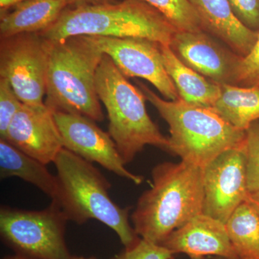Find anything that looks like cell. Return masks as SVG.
I'll use <instances>...</instances> for the list:
<instances>
[{
	"label": "cell",
	"mask_w": 259,
	"mask_h": 259,
	"mask_svg": "<svg viewBox=\"0 0 259 259\" xmlns=\"http://www.w3.org/2000/svg\"><path fill=\"white\" fill-rule=\"evenodd\" d=\"M151 188L131 215L136 234L161 245L172 232L202 213L203 168L182 161L163 162L152 170Z\"/></svg>",
	"instance_id": "obj_1"
},
{
	"label": "cell",
	"mask_w": 259,
	"mask_h": 259,
	"mask_svg": "<svg viewBox=\"0 0 259 259\" xmlns=\"http://www.w3.org/2000/svg\"><path fill=\"white\" fill-rule=\"evenodd\" d=\"M177 30L144 0L68 7L56 23L41 32L48 42L77 35L145 38L170 47Z\"/></svg>",
	"instance_id": "obj_2"
},
{
	"label": "cell",
	"mask_w": 259,
	"mask_h": 259,
	"mask_svg": "<svg viewBox=\"0 0 259 259\" xmlns=\"http://www.w3.org/2000/svg\"><path fill=\"white\" fill-rule=\"evenodd\" d=\"M59 189L55 203L68 221L79 225L96 220L111 228L128 248L140 237L129 223V207H121L110 198L111 184L93 165L66 148L56 156Z\"/></svg>",
	"instance_id": "obj_3"
},
{
	"label": "cell",
	"mask_w": 259,
	"mask_h": 259,
	"mask_svg": "<svg viewBox=\"0 0 259 259\" xmlns=\"http://www.w3.org/2000/svg\"><path fill=\"white\" fill-rule=\"evenodd\" d=\"M49 44L46 105L53 112L79 114L102 122L105 116L95 80L103 53L88 35Z\"/></svg>",
	"instance_id": "obj_4"
},
{
	"label": "cell",
	"mask_w": 259,
	"mask_h": 259,
	"mask_svg": "<svg viewBox=\"0 0 259 259\" xmlns=\"http://www.w3.org/2000/svg\"><path fill=\"white\" fill-rule=\"evenodd\" d=\"M141 91L169 127L168 151L182 161L204 168L232 148L244 143L245 131L235 127L209 107L163 100L146 85Z\"/></svg>",
	"instance_id": "obj_5"
},
{
	"label": "cell",
	"mask_w": 259,
	"mask_h": 259,
	"mask_svg": "<svg viewBox=\"0 0 259 259\" xmlns=\"http://www.w3.org/2000/svg\"><path fill=\"white\" fill-rule=\"evenodd\" d=\"M95 82L99 99L106 108L109 134L125 164L147 145L168 151V139L148 115L144 93L130 83L105 54Z\"/></svg>",
	"instance_id": "obj_6"
},
{
	"label": "cell",
	"mask_w": 259,
	"mask_h": 259,
	"mask_svg": "<svg viewBox=\"0 0 259 259\" xmlns=\"http://www.w3.org/2000/svg\"><path fill=\"white\" fill-rule=\"evenodd\" d=\"M68 220L54 202L40 211L3 207L0 233L17 255L34 259H72L65 240Z\"/></svg>",
	"instance_id": "obj_7"
},
{
	"label": "cell",
	"mask_w": 259,
	"mask_h": 259,
	"mask_svg": "<svg viewBox=\"0 0 259 259\" xmlns=\"http://www.w3.org/2000/svg\"><path fill=\"white\" fill-rule=\"evenodd\" d=\"M49 49V42L39 33L1 39L0 78L9 81L23 104L45 103Z\"/></svg>",
	"instance_id": "obj_8"
},
{
	"label": "cell",
	"mask_w": 259,
	"mask_h": 259,
	"mask_svg": "<svg viewBox=\"0 0 259 259\" xmlns=\"http://www.w3.org/2000/svg\"><path fill=\"white\" fill-rule=\"evenodd\" d=\"M203 187L202 213L226 223L249 193L244 143L227 150L204 167Z\"/></svg>",
	"instance_id": "obj_9"
},
{
	"label": "cell",
	"mask_w": 259,
	"mask_h": 259,
	"mask_svg": "<svg viewBox=\"0 0 259 259\" xmlns=\"http://www.w3.org/2000/svg\"><path fill=\"white\" fill-rule=\"evenodd\" d=\"M92 37L99 49L112 59L125 77L146 79L168 100L180 98L163 64L160 44L136 37Z\"/></svg>",
	"instance_id": "obj_10"
},
{
	"label": "cell",
	"mask_w": 259,
	"mask_h": 259,
	"mask_svg": "<svg viewBox=\"0 0 259 259\" xmlns=\"http://www.w3.org/2000/svg\"><path fill=\"white\" fill-rule=\"evenodd\" d=\"M54 115L64 148L136 185L144 182V177L125 168L111 136L99 127L95 121L86 116L69 112H54Z\"/></svg>",
	"instance_id": "obj_11"
},
{
	"label": "cell",
	"mask_w": 259,
	"mask_h": 259,
	"mask_svg": "<svg viewBox=\"0 0 259 259\" xmlns=\"http://www.w3.org/2000/svg\"><path fill=\"white\" fill-rule=\"evenodd\" d=\"M170 48L184 64L213 82L236 85L241 56L223 47L204 30H177Z\"/></svg>",
	"instance_id": "obj_12"
},
{
	"label": "cell",
	"mask_w": 259,
	"mask_h": 259,
	"mask_svg": "<svg viewBox=\"0 0 259 259\" xmlns=\"http://www.w3.org/2000/svg\"><path fill=\"white\" fill-rule=\"evenodd\" d=\"M3 139L46 165L54 163L64 148L54 112L45 103L23 104Z\"/></svg>",
	"instance_id": "obj_13"
},
{
	"label": "cell",
	"mask_w": 259,
	"mask_h": 259,
	"mask_svg": "<svg viewBox=\"0 0 259 259\" xmlns=\"http://www.w3.org/2000/svg\"><path fill=\"white\" fill-rule=\"evenodd\" d=\"M161 245L174 254L183 253L190 259L222 257L238 259L228 236L226 223L201 213L172 232Z\"/></svg>",
	"instance_id": "obj_14"
},
{
	"label": "cell",
	"mask_w": 259,
	"mask_h": 259,
	"mask_svg": "<svg viewBox=\"0 0 259 259\" xmlns=\"http://www.w3.org/2000/svg\"><path fill=\"white\" fill-rule=\"evenodd\" d=\"M197 12L204 31L222 40L241 57L248 55L257 41L259 31L242 23L228 0H189Z\"/></svg>",
	"instance_id": "obj_15"
},
{
	"label": "cell",
	"mask_w": 259,
	"mask_h": 259,
	"mask_svg": "<svg viewBox=\"0 0 259 259\" xmlns=\"http://www.w3.org/2000/svg\"><path fill=\"white\" fill-rule=\"evenodd\" d=\"M68 7V0H27L0 18V38L45 32Z\"/></svg>",
	"instance_id": "obj_16"
},
{
	"label": "cell",
	"mask_w": 259,
	"mask_h": 259,
	"mask_svg": "<svg viewBox=\"0 0 259 259\" xmlns=\"http://www.w3.org/2000/svg\"><path fill=\"white\" fill-rule=\"evenodd\" d=\"M160 49L163 64L180 98L193 105L212 107L221 95V85L184 64L168 46L160 44Z\"/></svg>",
	"instance_id": "obj_17"
},
{
	"label": "cell",
	"mask_w": 259,
	"mask_h": 259,
	"mask_svg": "<svg viewBox=\"0 0 259 259\" xmlns=\"http://www.w3.org/2000/svg\"><path fill=\"white\" fill-rule=\"evenodd\" d=\"M47 165L15 147L6 140L0 139V177H18L35 186L52 200L59 189L57 177L48 170Z\"/></svg>",
	"instance_id": "obj_18"
},
{
	"label": "cell",
	"mask_w": 259,
	"mask_h": 259,
	"mask_svg": "<svg viewBox=\"0 0 259 259\" xmlns=\"http://www.w3.org/2000/svg\"><path fill=\"white\" fill-rule=\"evenodd\" d=\"M211 109L236 128L245 131L259 120V87L221 85V95Z\"/></svg>",
	"instance_id": "obj_19"
},
{
	"label": "cell",
	"mask_w": 259,
	"mask_h": 259,
	"mask_svg": "<svg viewBox=\"0 0 259 259\" xmlns=\"http://www.w3.org/2000/svg\"><path fill=\"white\" fill-rule=\"evenodd\" d=\"M226 226L238 259H259V215L250 204L238 206Z\"/></svg>",
	"instance_id": "obj_20"
},
{
	"label": "cell",
	"mask_w": 259,
	"mask_h": 259,
	"mask_svg": "<svg viewBox=\"0 0 259 259\" xmlns=\"http://www.w3.org/2000/svg\"><path fill=\"white\" fill-rule=\"evenodd\" d=\"M180 31L204 30L197 12L189 0H144Z\"/></svg>",
	"instance_id": "obj_21"
},
{
	"label": "cell",
	"mask_w": 259,
	"mask_h": 259,
	"mask_svg": "<svg viewBox=\"0 0 259 259\" xmlns=\"http://www.w3.org/2000/svg\"><path fill=\"white\" fill-rule=\"evenodd\" d=\"M244 152L247 187L249 192L259 190V120L245 131Z\"/></svg>",
	"instance_id": "obj_22"
},
{
	"label": "cell",
	"mask_w": 259,
	"mask_h": 259,
	"mask_svg": "<svg viewBox=\"0 0 259 259\" xmlns=\"http://www.w3.org/2000/svg\"><path fill=\"white\" fill-rule=\"evenodd\" d=\"M8 80L0 78V136L5 139L15 115L23 105Z\"/></svg>",
	"instance_id": "obj_23"
},
{
	"label": "cell",
	"mask_w": 259,
	"mask_h": 259,
	"mask_svg": "<svg viewBox=\"0 0 259 259\" xmlns=\"http://www.w3.org/2000/svg\"><path fill=\"white\" fill-rule=\"evenodd\" d=\"M175 254L163 245L140 238L136 243L112 259H174Z\"/></svg>",
	"instance_id": "obj_24"
},
{
	"label": "cell",
	"mask_w": 259,
	"mask_h": 259,
	"mask_svg": "<svg viewBox=\"0 0 259 259\" xmlns=\"http://www.w3.org/2000/svg\"><path fill=\"white\" fill-rule=\"evenodd\" d=\"M236 85L241 87H259V34L254 47L248 55L242 57Z\"/></svg>",
	"instance_id": "obj_25"
},
{
	"label": "cell",
	"mask_w": 259,
	"mask_h": 259,
	"mask_svg": "<svg viewBox=\"0 0 259 259\" xmlns=\"http://www.w3.org/2000/svg\"><path fill=\"white\" fill-rule=\"evenodd\" d=\"M237 18L245 26L259 31V0H228Z\"/></svg>",
	"instance_id": "obj_26"
},
{
	"label": "cell",
	"mask_w": 259,
	"mask_h": 259,
	"mask_svg": "<svg viewBox=\"0 0 259 259\" xmlns=\"http://www.w3.org/2000/svg\"><path fill=\"white\" fill-rule=\"evenodd\" d=\"M25 1L27 0H0V16L7 14L10 10Z\"/></svg>",
	"instance_id": "obj_27"
},
{
	"label": "cell",
	"mask_w": 259,
	"mask_h": 259,
	"mask_svg": "<svg viewBox=\"0 0 259 259\" xmlns=\"http://www.w3.org/2000/svg\"><path fill=\"white\" fill-rule=\"evenodd\" d=\"M70 8H78L84 5L104 4V3H114L117 0H68Z\"/></svg>",
	"instance_id": "obj_28"
},
{
	"label": "cell",
	"mask_w": 259,
	"mask_h": 259,
	"mask_svg": "<svg viewBox=\"0 0 259 259\" xmlns=\"http://www.w3.org/2000/svg\"><path fill=\"white\" fill-rule=\"evenodd\" d=\"M245 202L250 204V205L255 209V212L259 215V190L249 192L247 196Z\"/></svg>",
	"instance_id": "obj_29"
},
{
	"label": "cell",
	"mask_w": 259,
	"mask_h": 259,
	"mask_svg": "<svg viewBox=\"0 0 259 259\" xmlns=\"http://www.w3.org/2000/svg\"><path fill=\"white\" fill-rule=\"evenodd\" d=\"M72 259H97L95 257L73 256Z\"/></svg>",
	"instance_id": "obj_30"
},
{
	"label": "cell",
	"mask_w": 259,
	"mask_h": 259,
	"mask_svg": "<svg viewBox=\"0 0 259 259\" xmlns=\"http://www.w3.org/2000/svg\"><path fill=\"white\" fill-rule=\"evenodd\" d=\"M13 259H34V258H26V257L20 256V255H15V256H13Z\"/></svg>",
	"instance_id": "obj_31"
},
{
	"label": "cell",
	"mask_w": 259,
	"mask_h": 259,
	"mask_svg": "<svg viewBox=\"0 0 259 259\" xmlns=\"http://www.w3.org/2000/svg\"><path fill=\"white\" fill-rule=\"evenodd\" d=\"M213 259H227L225 258H222V257H214Z\"/></svg>",
	"instance_id": "obj_32"
},
{
	"label": "cell",
	"mask_w": 259,
	"mask_h": 259,
	"mask_svg": "<svg viewBox=\"0 0 259 259\" xmlns=\"http://www.w3.org/2000/svg\"><path fill=\"white\" fill-rule=\"evenodd\" d=\"M3 259H13V256L12 257H6V258H4Z\"/></svg>",
	"instance_id": "obj_33"
}]
</instances>
